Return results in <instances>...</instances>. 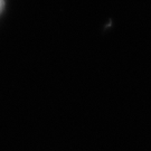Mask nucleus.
<instances>
[{"label":"nucleus","instance_id":"nucleus-1","mask_svg":"<svg viewBox=\"0 0 151 151\" xmlns=\"http://www.w3.org/2000/svg\"><path fill=\"white\" fill-rule=\"evenodd\" d=\"M4 6H5V0H0V12L4 9Z\"/></svg>","mask_w":151,"mask_h":151}]
</instances>
